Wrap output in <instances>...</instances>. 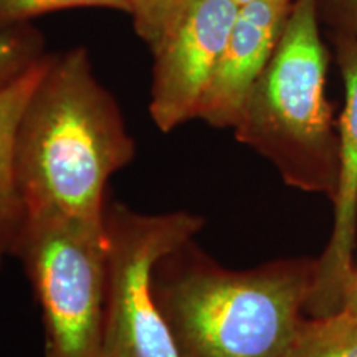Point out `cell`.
Wrapping results in <instances>:
<instances>
[{
  "mask_svg": "<svg viewBox=\"0 0 357 357\" xmlns=\"http://www.w3.org/2000/svg\"><path fill=\"white\" fill-rule=\"evenodd\" d=\"M136 142L84 47L50 53L22 114L15 169L26 213L105 222L108 181L131 164Z\"/></svg>",
  "mask_w": 357,
  "mask_h": 357,
  "instance_id": "obj_1",
  "label": "cell"
},
{
  "mask_svg": "<svg viewBox=\"0 0 357 357\" xmlns=\"http://www.w3.org/2000/svg\"><path fill=\"white\" fill-rule=\"evenodd\" d=\"M158 263L154 296L184 357H289L306 319L316 258L248 270L218 265L194 242Z\"/></svg>",
  "mask_w": 357,
  "mask_h": 357,
  "instance_id": "obj_2",
  "label": "cell"
},
{
  "mask_svg": "<svg viewBox=\"0 0 357 357\" xmlns=\"http://www.w3.org/2000/svg\"><path fill=\"white\" fill-rule=\"evenodd\" d=\"M321 26L319 0H294L234 134L265 158L284 184L333 200L339 178V131L326 98L329 52Z\"/></svg>",
  "mask_w": 357,
  "mask_h": 357,
  "instance_id": "obj_3",
  "label": "cell"
},
{
  "mask_svg": "<svg viewBox=\"0 0 357 357\" xmlns=\"http://www.w3.org/2000/svg\"><path fill=\"white\" fill-rule=\"evenodd\" d=\"M13 257L42 307L47 357H101L108 296L105 222L26 213Z\"/></svg>",
  "mask_w": 357,
  "mask_h": 357,
  "instance_id": "obj_4",
  "label": "cell"
},
{
  "mask_svg": "<svg viewBox=\"0 0 357 357\" xmlns=\"http://www.w3.org/2000/svg\"><path fill=\"white\" fill-rule=\"evenodd\" d=\"M204 225V217L187 211L142 213L106 202L108 296L101 357H184L155 301L154 271Z\"/></svg>",
  "mask_w": 357,
  "mask_h": 357,
  "instance_id": "obj_5",
  "label": "cell"
},
{
  "mask_svg": "<svg viewBox=\"0 0 357 357\" xmlns=\"http://www.w3.org/2000/svg\"><path fill=\"white\" fill-rule=\"evenodd\" d=\"M236 12L234 0H187L151 47L149 114L160 132L197 118Z\"/></svg>",
  "mask_w": 357,
  "mask_h": 357,
  "instance_id": "obj_6",
  "label": "cell"
},
{
  "mask_svg": "<svg viewBox=\"0 0 357 357\" xmlns=\"http://www.w3.org/2000/svg\"><path fill=\"white\" fill-rule=\"evenodd\" d=\"M334 60L344 84V109L337 119L339 178L333 229L323 253L314 261L312 287L305 312L323 318L342 310L352 271L357 242V37L329 33Z\"/></svg>",
  "mask_w": 357,
  "mask_h": 357,
  "instance_id": "obj_7",
  "label": "cell"
},
{
  "mask_svg": "<svg viewBox=\"0 0 357 357\" xmlns=\"http://www.w3.org/2000/svg\"><path fill=\"white\" fill-rule=\"evenodd\" d=\"M293 2L258 0L238 6L195 119L212 128L234 129L250 89L273 55Z\"/></svg>",
  "mask_w": 357,
  "mask_h": 357,
  "instance_id": "obj_8",
  "label": "cell"
},
{
  "mask_svg": "<svg viewBox=\"0 0 357 357\" xmlns=\"http://www.w3.org/2000/svg\"><path fill=\"white\" fill-rule=\"evenodd\" d=\"M48 60L50 53L20 79L0 91V266L7 257H13L25 225L26 207L15 169L17 129Z\"/></svg>",
  "mask_w": 357,
  "mask_h": 357,
  "instance_id": "obj_9",
  "label": "cell"
},
{
  "mask_svg": "<svg viewBox=\"0 0 357 357\" xmlns=\"http://www.w3.org/2000/svg\"><path fill=\"white\" fill-rule=\"evenodd\" d=\"M289 357H357V321L346 311L306 316Z\"/></svg>",
  "mask_w": 357,
  "mask_h": 357,
  "instance_id": "obj_10",
  "label": "cell"
},
{
  "mask_svg": "<svg viewBox=\"0 0 357 357\" xmlns=\"http://www.w3.org/2000/svg\"><path fill=\"white\" fill-rule=\"evenodd\" d=\"M45 37L32 24L0 30V91L20 79L47 55Z\"/></svg>",
  "mask_w": 357,
  "mask_h": 357,
  "instance_id": "obj_11",
  "label": "cell"
},
{
  "mask_svg": "<svg viewBox=\"0 0 357 357\" xmlns=\"http://www.w3.org/2000/svg\"><path fill=\"white\" fill-rule=\"evenodd\" d=\"M111 8L129 15V0H0V30L30 24V20L65 8Z\"/></svg>",
  "mask_w": 357,
  "mask_h": 357,
  "instance_id": "obj_12",
  "label": "cell"
},
{
  "mask_svg": "<svg viewBox=\"0 0 357 357\" xmlns=\"http://www.w3.org/2000/svg\"><path fill=\"white\" fill-rule=\"evenodd\" d=\"M187 0H129L134 32L147 47L158 42Z\"/></svg>",
  "mask_w": 357,
  "mask_h": 357,
  "instance_id": "obj_13",
  "label": "cell"
},
{
  "mask_svg": "<svg viewBox=\"0 0 357 357\" xmlns=\"http://www.w3.org/2000/svg\"><path fill=\"white\" fill-rule=\"evenodd\" d=\"M319 13L329 33L357 37V0H319Z\"/></svg>",
  "mask_w": 357,
  "mask_h": 357,
  "instance_id": "obj_14",
  "label": "cell"
},
{
  "mask_svg": "<svg viewBox=\"0 0 357 357\" xmlns=\"http://www.w3.org/2000/svg\"><path fill=\"white\" fill-rule=\"evenodd\" d=\"M346 311L351 318L357 321V266L352 271V276L347 283L344 291V300H342V310Z\"/></svg>",
  "mask_w": 357,
  "mask_h": 357,
  "instance_id": "obj_15",
  "label": "cell"
},
{
  "mask_svg": "<svg viewBox=\"0 0 357 357\" xmlns=\"http://www.w3.org/2000/svg\"><path fill=\"white\" fill-rule=\"evenodd\" d=\"M236 6H245V3H252V2H258V0H234Z\"/></svg>",
  "mask_w": 357,
  "mask_h": 357,
  "instance_id": "obj_16",
  "label": "cell"
}]
</instances>
